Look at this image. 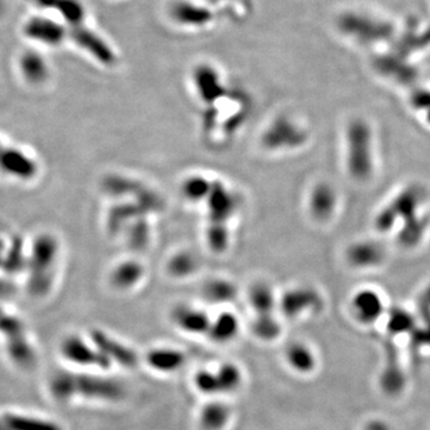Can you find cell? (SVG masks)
I'll return each instance as SVG.
<instances>
[{"label": "cell", "instance_id": "cell-5", "mask_svg": "<svg viewBox=\"0 0 430 430\" xmlns=\"http://www.w3.org/2000/svg\"><path fill=\"white\" fill-rule=\"evenodd\" d=\"M310 140V132L303 123L289 116H281L274 121L265 133V146L270 150H298Z\"/></svg>", "mask_w": 430, "mask_h": 430}, {"label": "cell", "instance_id": "cell-22", "mask_svg": "<svg viewBox=\"0 0 430 430\" xmlns=\"http://www.w3.org/2000/svg\"><path fill=\"white\" fill-rule=\"evenodd\" d=\"M286 360L296 372L310 373L315 369V355L305 343H292L286 350Z\"/></svg>", "mask_w": 430, "mask_h": 430}, {"label": "cell", "instance_id": "cell-24", "mask_svg": "<svg viewBox=\"0 0 430 430\" xmlns=\"http://www.w3.org/2000/svg\"><path fill=\"white\" fill-rule=\"evenodd\" d=\"M196 88L199 90L200 96L206 100H213L218 98L221 91V83L214 69L204 66L197 69L195 74Z\"/></svg>", "mask_w": 430, "mask_h": 430}, {"label": "cell", "instance_id": "cell-19", "mask_svg": "<svg viewBox=\"0 0 430 430\" xmlns=\"http://www.w3.org/2000/svg\"><path fill=\"white\" fill-rule=\"evenodd\" d=\"M39 8L57 12L71 24H79L84 17V8L78 0H28Z\"/></svg>", "mask_w": 430, "mask_h": 430}, {"label": "cell", "instance_id": "cell-9", "mask_svg": "<svg viewBox=\"0 0 430 430\" xmlns=\"http://www.w3.org/2000/svg\"><path fill=\"white\" fill-rule=\"evenodd\" d=\"M349 308L356 322L364 325L374 324L384 315V296L373 287L357 289L350 298Z\"/></svg>", "mask_w": 430, "mask_h": 430}, {"label": "cell", "instance_id": "cell-27", "mask_svg": "<svg viewBox=\"0 0 430 430\" xmlns=\"http://www.w3.org/2000/svg\"><path fill=\"white\" fill-rule=\"evenodd\" d=\"M173 15L181 23L192 25H202L211 18V13L206 8H199L189 3H180L176 5Z\"/></svg>", "mask_w": 430, "mask_h": 430}, {"label": "cell", "instance_id": "cell-31", "mask_svg": "<svg viewBox=\"0 0 430 430\" xmlns=\"http://www.w3.org/2000/svg\"><path fill=\"white\" fill-rule=\"evenodd\" d=\"M208 299L213 301H227L231 300L235 296L233 289L230 284H223V282H216L209 286L207 292Z\"/></svg>", "mask_w": 430, "mask_h": 430}, {"label": "cell", "instance_id": "cell-3", "mask_svg": "<svg viewBox=\"0 0 430 430\" xmlns=\"http://www.w3.org/2000/svg\"><path fill=\"white\" fill-rule=\"evenodd\" d=\"M344 168L351 181L367 183L376 173V132L372 123L355 116L344 128Z\"/></svg>", "mask_w": 430, "mask_h": 430}, {"label": "cell", "instance_id": "cell-32", "mask_svg": "<svg viewBox=\"0 0 430 430\" xmlns=\"http://www.w3.org/2000/svg\"><path fill=\"white\" fill-rule=\"evenodd\" d=\"M3 8H4V5H3V0H0V12L3 11Z\"/></svg>", "mask_w": 430, "mask_h": 430}, {"label": "cell", "instance_id": "cell-2", "mask_svg": "<svg viewBox=\"0 0 430 430\" xmlns=\"http://www.w3.org/2000/svg\"><path fill=\"white\" fill-rule=\"evenodd\" d=\"M48 390L54 400L67 403L74 398L114 400L124 397V386L121 381L109 376L88 373L58 371L50 378Z\"/></svg>", "mask_w": 430, "mask_h": 430}, {"label": "cell", "instance_id": "cell-13", "mask_svg": "<svg viewBox=\"0 0 430 430\" xmlns=\"http://www.w3.org/2000/svg\"><path fill=\"white\" fill-rule=\"evenodd\" d=\"M322 296L311 286H298L286 292L281 299V310L286 317L296 318L303 312L315 311L322 306Z\"/></svg>", "mask_w": 430, "mask_h": 430}, {"label": "cell", "instance_id": "cell-29", "mask_svg": "<svg viewBox=\"0 0 430 430\" xmlns=\"http://www.w3.org/2000/svg\"><path fill=\"white\" fill-rule=\"evenodd\" d=\"M254 331L256 336L262 339L272 341L274 338L279 337L281 327L273 315H257L254 324Z\"/></svg>", "mask_w": 430, "mask_h": 430}, {"label": "cell", "instance_id": "cell-15", "mask_svg": "<svg viewBox=\"0 0 430 430\" xmlns=\"http://www.w3.org/2000/svg\"><path fill=\"white\" fill-rule=\"evenodd\" d=\"M72 39L78 46L86 50L93 58L105 65H112L115 62V54L112 47L104 41L100 35L88 30V28L77 27L72 31Z\"/></svg>", "mask_w": 430, "mask_h": 430}, {"label": "cell", "instance_id": "cell-10", "mask_svg": "<svg viewBox=\"0 0 430 430\" xmlns=\"http://www.w3.org/2000/svg\"><path fill=\"white\" fill-rule=\"evenodd\" d=\"M426 201H428V192L426 188L419 183H410L405 185L403 189H400L398 194L392 197L388 204L396 213L402 225L404 221L423 214Z\"/></svg>", "mask_w": 430, "mask_h": 430}, {"label": "cell", "instance_id": "cell-23", "mask_svg": "<svg viewBox=\"0 0 430 430\" xmlns=\"http://www.w3.org/2000/svg\"><path fill=\"white\" fill-rule=\"evenodd\" d=\"M239 330L238 319L232 313H223L211 322L208 334L216 342H228L237 336Z\"/></svg>", "mask_w": 430, "mask_h": 430}, {"label": "cell", "instance_id": "cell-1", "mask_svg": "<svg viewBox=\"0 0 430 430\" xmlns=\"http://www.w3.org/2000/svg\"><path fill=\"white\" fill-rule=\"evenodd\" d=\"M400 24L388 16L365 6H349L334 17V30L346 42L366 50L391 48Z\"/></svg>", "mask_w": 430, "mask_h": 430}, {"label": "cell", "instance_id": "cell-30", "mask_svg": "<svg viewBox=\"0 0 430 430\" xmlns=\"http://www.w3.org/2000/svg\"><path fill=\"white\" fill-rule=\"evenodd\" d=\"M410 107L421 115L430 110V88L414 86L409 96Z\"/></svg>", "mask_w": 430, "mask_h": 430}, {"label": "cell", "instance_id": "cell-25", "mask_svg": "<svg viewBox=\"0 0 430 430\" xmlns=\"http://www.w3.org/2000/svg\"><path fill=\"white\" fill-rule=\"evenodd\" d=\"M215 383L218 395L231 393L240 386L243 380L242 372L233 364H223L214 371Z\"/></svg>", "mask_w": 430, "mask_h": 430}, {"label": "cell", "instance_id": "cell-8", "mask_svg": "<svg viewBox=\"0 0 430 430\" xmlns=\"http://www.w3.org/2000/svg\"><path fill=\"white\" fill-rule=\"evenodd\" d=\"M391 50L412 60L416 55L430 50V24L412 20L405 25H400Z\"/></svg>", "mask_w": 430, "mask_h": 430}, {"label": "cell", "instance_id": "cell-11", "mask_svg": "<svg viewBox=\"0 0 430 430\" xmlns=\"http://www.w3.org/2000/svg\"><path fill=\"white\" fill-rule=\"evenodd\" d=\"M62 355L65 360L76 365L86 367H97L108 369L112 367V362L93 346L88 344L84 339L76 336L66 338L62 343Z\"/></svg>", "mask_w": 430, "mask_h": 430}, {"label": "cell", "instance_id": "cell-21", "mask_svg": "<svg viewBox=\"0 0 430 430\" xmlns=\"http://www.w3.org/2000/svg\"><path fill=\"white\" fill-rule=\"evenodd\" d=\"M230 417L231 409L227 404L213 402L201 411L200 426L202 430H223Z\"/></svg>", "mask_w": 430, "mask_h": 430}, {"label": "cell", "instance_id": "cell-4", "mask_svg": "<svg viewBox=\"0 0 430 430\" xmlns=\"http://www.w3.org/2000/svg\"><path fill=\"white\" fill-rule=\"evenodd\" d=\"M372 67L381 78L395 84L414 88L417 83L419 71L414 65V60L397 53L391 48L380 50L376 54Z\"/></svg>", "mask_w": 430, "mask_h": 430}, {"label": "cell", "instance_id": "cell-14", "mask_svg": "<svg viewBox=\"0 0 430 430\" xmlns=\"http://www.w3.org/2000/svg\"><path fill=\"white\" fill-rule=\"evenodd\" d=\"M91 342L112 364L115 362L126 368H134L138 366V354L103 331H93Z\"/></svg>", "mask_w": 430, "mask_h": 430}, {"label": "cell", "instance_id": "cell-26", "mask_svg": "<svg viewBox=\"0 0 430 430\" xmlns=\"http://www.w3.org/2000/svg\"><path fill=\"white\" fill-rule=\"evenodd\" d=\"M250 301L257 315H273L275 296L267 284H257L250 294Z\"/></svg>", "mask_w": 430, "mask_h": 430}, {"label": "cell", "instance_id": "cell-18", "mask_svg": "<svg viewBox=\"0 0 430 430\" xmlns=\"http://www.w3.org/2000/svg\"><path fill=\"white\" fill-rule=\"evenodd\" d=\"M173 320L182 330L190 334L208 332L211 324V319L204 311L187 306H182L173 312Z\"/></svg>", "mask_w": 430, "mask_h": 430}, {"label": "cell", "instance_id": "cell-6", "mask_svg": "<svg viewBox=\"0 0 430 430\" xmlns=\"http://www.w3.org/2000/svg\"><path fill=\"white\" fill-rule=\"evenodd\" d=\"M341 204L338 189L329 181L312 185L308 196V211L315 223L327 225L334 221Z\"/></svg>", "mask_w": 430, "mask_h": 430}, {"label": "cell", "instance_id": "cell-16", "mask_svg": "<svg viewBox=\"0 0 430 430\" xmlns=\"http://www.w3.org/2000/svg\"><path fill=\"white\" fill-rule=\"evenodd\" d=\"M24 33L29 39L50 46L62 43L66 35L62 24L46 17H33L25 24Z\"/></svg>", "mask_w": 430, "mask_h": 430}, {"label": "cell", "instance_id": "cell-7", "mask_svg": "<svg viewBox=\"0 0 430 430\" xmlns=\"http://www.w3.org/2000/svg\"><path fill=\"white\" fill-rule=\"evenodd\" d=\"M388 260V250L376 239H359L350 243L344 251V261L354 270H374Z\"/></svg>", "mask_w": 430, "mask_h": 430}, {"label": "cell", "instance_id": "cell-12", "mask_svg": "<svg viewBox=\"0 0 430 430\" xmlns=\"http://www.w3.org/2000/svg\"><path fill=\"white\" fill-rule=\"evenodd\" d=\"M0 430H64L58 422L30 411L8 407L0 410Z\"/></svg>", "mask_w": 430, "mask_h": 430}, {"label": "cell", "instance_id": "cell-28", "mask_svg": "<svg viewBox=\"0 0 430 430\" xmlns=\"http://www.w3.org/2000/svg\"><path fill=\"white\" fill-rule=\"evenodd\" d=\"M21 64H22L23 74L31 81H41L46 78V62L39 54L34 53V52L24 54Z\"/></svg>", "mask_w": 430, "mask_h": 430}, {"label": "cell", "instance_id": "cell-17", "mask_svg": "<svg viewBox=\"0 0 430 430\" xmlns=\"http://www.w3.org/2000/svg\"><path fill=\"white\" fill-rule=\"evenodd\" d=\"M429 227V218L424 213L404 221L397 230V242L400 246L411 249L422 242Z\"/></svg>", "mask_w": 430, "mask_h": 430}, {"label": "cell", "instance_id": "cell-20", "mask_svg": "<svg viewBox=\"0 0 430 430\" xmlns=\"http://www.w3.org/2000/svg\"><path fill=\"white\" fill-rule=\"evenodd\" d=\"M146 361L152 368L161 372H173L185 365V355L171 348H156L147 353Z\"/></svg>", "mask_w": 430, "mask_h": 430}]
</instances>
